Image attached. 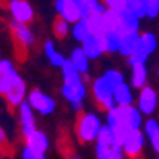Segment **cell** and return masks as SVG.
Here are the masks:
<instances>
[{
	"label": "cell",
	"mask_w": 159,
	"mask_h": 159,
	"mask_svg": "<svg viewBox=\"0 0 159 159\" xmlns=\"http://www.w3.org/2000/svg\"><path fill=\"white\" fill-rule=\"evenodd\" d=\"M27 84L10 59H0V96L16 108L27 97Z\"/></svg>",
	"instance_id": "6da1fadb"
},
{
	"label": "cell",
	"mask_w": 159,
	"mask_h": 159,
	"mask_svg": "<svg viewBox=\"0 0 159 159\" xmlns=\"http://www.w3.org/2000/svg\"><path fill=\"white\" fill-rule=\"evenodd\" d=\"M61 94L73 111H81L84 105V99L88 96V84L84 83L81 75L64 80L61 86Z\"/></svg>",
	"instance_id": "7a4b0ae2"
},
{
	"label": "cell",
	"mask_w": 159,
	"mask_h": 159,
	"mask_svg": "<svg viewBox=\"0 0 159 159\" xmlns=\"http://www.w3.org/2000/svg\"><path fill=\"white\" fill-rule=\"evenodd\" d=\"M96 143V159H126L121 143L116 140L107 124H103Z\"/></svg>",
	"instance_id": "3957f363"
},
{
	"label": "cell",
	"mask_w": 159,
	"mask_h": 159,
	"mask_svg": "<svg viewBox=\"0 0 159 159\" xmlns=\"http://www.w3.org/2000/svg\"><path fill=\"white\" fill-rule=\"evenodd\" d=\"M102 127H103L102 118L94 111H86V113H81L78 116L75 132H76V137L80 142L94 143L100 134Z\"/></svg>",
	"instance_id": "277c9868"
},
{
	"label": "cell",
	"mask_w": 159,
	"mask_h": 159,
	"mask_svg": "<svg viewBox=\"0 0 159 159\" xmlns=\"http://www.w3.org/2000/svg\"><path fill=\"white\" fill-rule=\"evenodd\" d=\"M91 92L96 103L103 111H108L116 107L115 99H113V88L107 83V80L103 76H97L91 81Z\"/></svg>",
	"instance_id": "5b68a950"
},
{
	"label": "cell",
	"mask_w": 159,
	"mask_h": 159,
	"mask_svg": "<svg viewBox=\"0 0 159 159\" xmlns=\"http://www.w3.org/2000/svg\"><path fill=\"white\" fill-rule=\"evenodd\" d=\"M156 49H157V38H156V35L153 32H143V34H140L137 49H135L134 54L127 59L129 65L137 64V62H147Z\"/></svg>",
	"instance_id": "8992f818"
},
{
	"label": "cell",
	"mask_w": 159,
	"mask_h": 159,
	"mask_svg": "<svg viewBox=\"0 0 159 159\" xmlns=\"http://www.w3.org/2000/svg\"><path fill=\"white\" fill-rule=\"evenodd\" d=\"M25 100L29 102V105L34 108V111L43 115V116H49L56 110V100L52 99L49 94H46V92L40 91V89L29 91Z\"/></svg>",
	"instance_id": "52a82bcc"
},
{
	"label": "cell",
	"mask_w": 159,
	"mask_h": 159,
	"mask_svg": "<svg viewBox=\"0 0 159 159\" xmlns=\"http://www.w3.org/2000/svg\"><path fill=\"white\" fill-rule=\"evenodd\" d=\"M135 105L143 116L154 115V111L157 110V105H159V97H157L156 89L148 84L139 89V94L135 97Z\"/></svg>",
	"instance_id": "ba28073f"
},
{
	"label": "cell",
	"mask_w": 159,
	"mask_h": 159,
	"mask_svg": "<svg viewBox=\"0 0 159 159\" xmlns=\"http://www.w3.org/2000/svg\"><path fill=\"white\" fill-rule=\"evenodd\" d=\"M145 143H147V137H145L143 130L135 129V130H130L124 137V140L121 142V147H123V151H124L126 157L135 159L142 154V151L145 148Z\"/></svg>",
	"instance_id": "9c48e42d"
},
{
	"label": "cell",
	"mask_w": 159,
	"mask_h": 159,
	"mask_svg": "<svg viewBox=\"0 0 159 159\" xmlns=\"http://www.w3.org/2000/svg\"><path fill=\"white\" fill-rule=\"evenodd\" d=\"M8 11L13 18V21L30 24L35 18V13L29 0H8Z\"/></svg>",
	"instance_id": "30bf717a"
},
{
	"label": "cell",
	"mask_w": 159,
	"mask_h": 159,
	"mask_svg": "<svg viewBox=\"0 0 159 159\" xmlns=\"http://www.w3.org/2000/svg\"><path fill=\"white\" fill-rule=\"evenodd\" d=\"M10 29L13 32V37H15L16 43L21 48L29 49V48H32L35 45V34H34V30H32V27L29 24L11 21L10 22Z\"/></svg>",
	"instance_id": "8fae6325"
},
{
	"label": "cell",
	"mask_w": 159,
	"mask_h": 159,
	"mask_svg": "<svg viewBox=\"0 0 159 159\" xmlns=\"http://www.w3.org/2000/svg\"><path fill=\"white\" fill-rule=\"evenodd\" d=\"M105 124H107L108 127H110V130L113 132V135L116 137V140L121 143L123 140H124V137L130 132V129H129V126L123 121V118H121V115H119V110H118V107H115V108H111V110H108L107 111V118H105Z\"/></svg>",
	"instance_id": "7c38bea8"
},
{
	"label": "cell",
	"mask_w": 159,
	"mask_h": 159,
	"mask_svg": "<svg viewBox=\"0 0 159 159\" xmlns=\"http://www.w3.org/2000/svg\"><path fill=\"white\" fill-rule=\"evenodd\" d=\"M16 110H18V119H19V126H21L22 135L24 137H29L34 130H37L34 108L29 105L27 100H24L19 107H16Z\"/></svg>",
	"instance_id": "4fadbf2b"
},
{
	"label": "cell",
	"mask_w": 159,
	"mask_h": 159,
	"mask_svg": "<svg viewBox=\"0 0 159 159\" xmlns=\"http://www.w3.org/2000/svg\"><path fill=\"white\" fill-rule=\"evenodd\" d=\"M54 10H56L59 18L65 19L70 24L76 22L78 19H81L80 7L75 2H72V0H56L54 2Z\"/></svg>",
	"instance_id": "5bb4252c"
},
{
	"label": "cell",
	"mask_w": 159,
	"mask_h": 159,
	"mask_svg": "<svg viewBox=\"0 0 159 159\" xmlns=\"http://www.w3.org/2000/svg\"><path fill=\"white\" fill-rule=\"evenodd\" d=\"M118 110H119V115H121L123 121L129 126L130 130L142 129V126H143V115L137 108V105H124V107H118Z\"/></svg>",
	"instance_id": "9a60e30c"
},
{
	"label": "cell",
	"mask_w": 159,
	"mask_h": 159,
	"mask_svg": "<svg viewBox=\"0 0 159 159\" xmlns=\"http://www.w3.org/2000/svg\"><path fill=\"white\" fill-rule=\"evenodd\" d=\"M81 48L84 51V54L91 61H97V59L102 57V54H105L103 43H102V37H99V35H89L84 42L81 43Z\"/></svg>",
	"instance_id": "2e32d148"
},
{
	"label": "cell",
	"mask_w": 159,
	"mask_h": 159,
	"mask_svg": "<svg viewBox=\"0 0 159 159\" xmlns=\"http://www.w3.org/2000/svg\"><path fill=\"white\" fill-rule=\"evenodd\" d=\"M148 81V69L147 62H137L130 65V76H129V84L134 89H142L147 86Z\"/></svg>",
	"instance_id": "e0dca14e"
},
{
	"label": "cell",
	"mask_w": 159,
	"mask_h": 159,
	"mask_svg": "<svg viewBox=\"0 0 159 159\" xmlns=\"http://www.w3.org/2000/svg\"><path fill=\"white\" fill-rule=\"evenodd\" d=\"M105 10H107V8H105V5L102 3L96 11H92L91 15L86 18L88 25H89V30H91V35L102 37L105 32H107V29H105V16H103Z\"/></svg>",
	"instance_id": "ac0fdd59"
},
{
	"label": "cell",
	"mask_w": 159,
	"mask_h": 159,
	"mask_svg": "<svg viewBox=\"0 0 159 159\" xmlns=\"http://www.w3.org/2000/svg\"><path fill=\"white\" fill-rule=\"evenodd\" d=\"M113 99L118 107H124V105H134L135 102V94L134 88H132L127 81L121 83L113 89Z\"/></svg>",
	"instance_id": "d6986e66"
},
{
	"label": "cell",
	"mask_w": 159,
	"mask_h": 159,
	"mask_svg": "<svg viewBox=\"0 0 159 159\" xmlns=\"http://www.w3.org/2000/svg\"><path fill=\"white\" fill-rule=\"evenodd\" d=\"M139 38H140V32H126L121 34V45H119V54L124 56L126 59H129L132 54L135 52L137 45H139Z\"/></svg>",
	"instance_id": "ffe728a7"
},
{
	"label": "cell",
	"mask_w": 159,
	"mask_h": 159,
	"mask_svg": "<svg viewBox=\"0 0 159 159\" xmlns=\"http://www.w3.org/2000/svg\"><path fill=\"white\" fill-rule=\"evenodd\" d=\"M69 59H70V62L73 64V67L78 70V73L81 75V76H84V75L89 73V70H91V59L84 54V51H83L81 46L75 48L70 52Z\"/></svg>",
	"instance_id": "44dd1931"
},
{
	"label": "cell",
	"mask_w": 159,
	"mask_h": 159,
	"mask_svg": "<svg viewBox=\"0 0 159 159\" xmlns=\"http://www.w3.org/2000/svg\"><path fill=\"white\" fill-rule=\"evenodd\" d=\"M140 18H137L135 15H132L129 10H123L119 11V27L118 32L119 34H126V32H137L140 29Z\"/></svg>",
	"instance_id": "7402d4cb"
},
{
	"label": "cell",
	"mask_w": 159,
	"mask_h": 159,
	"mask_svg": "<svg viewBox=\"0 0 159 159\" xmlns=\"http://www.w3.org/2000/svg\"><path fill=\"white\" fill-rule=\"evenodd\" d=\"M25 147H29L30 150L37 153H46L49 148V140L48 135L42 130H34L29 137H25Z\"/></svg>",
	"instance_id": "603a6c76"
},
{
	"label": "cell",
	"mask_w": 159,
	"mask_h": 159,
	"mask_svg": "<svg viewBox=\"0 0 159 159\" xmlns=\"http://www.w3.org/2000/svg\"><path fill=\"white\" fill-rule=\"evenodd\" d=\"M43 52H45L48 62L52 65V67H56V69H61L62 64L65 62V56L57 49V46L54 45V42H52V40H48V42H45V45H43Z\"/></svg>",
	"instance_id": "cb8c5ba5"
},
{
	"label": "cell",
	"mask_w": 159,
	"mask_h": 159,
	"mask_svg": "<svg viewBox=\"0 0 159 159\" xmlns=\"http://www.w3.org/2000/svg\"><path fill=\"white\" fill-rule=\"evenodd\" d=\"M103 49L108 54H116L119 52V45H121V34L118 30H107L102 35Z\"/></svg>",
	"instance_id": "d4e9b609"
},
{
	"label": "cell",
	"mask_w": 159,
	"mask_h": 159,
	"mask_svg": "<svg viewBox=\"0 0 159 159\" xmlns=\"http://www.w3.org/2000/svg\"><path fill=\"white\" fill-rule=\"evenodd\" d=\"M70 34H72V37L76 40L78 43H83L84 40L91 35V30H89L86 18H81V19H78L76 22H73L72 29H70Z\"/></svg>",
	"instance_id": "484cf974"
},
{
	"label": "cell",
	"mask_w": 159,
	"mask_h": 159,
	"mask_svg": "<svg viewBox=\"0 0 159 159\" xmlns=\"http://www.w3.org/2000/svg\"><path fill=\"white\" fill-rule=\"evenodd\" d=\"M102 76L107 80V83H108L113 89H115L116 86H119L121 83L126 81L124 73H123V72H119V70H116V69H108V70H105Z\"/></svg>",
	"instance_id": "4316f807"
},
{
	"label": "cell",
	"mask_w": 159,
	"mask_h": 159,
	"mask_svg": "<svg viewBox=\"0 0 159 159\" xmlns=\"http://www.w3.org/2000/svg\"><path fill=\"white\" fill-rule=\"evenodd\" d=\"M126 10H129L132 15H135L140 19L147 18V5H145L143 0H127Z\"/></svg>",
	"instance_id": "83f0119b"
},
{
	"label": "cell",
	"mask_w": 159,
	"mask_h": 159,
	"mask_svg": "<svg viewBox=\"0 0 159 159\" xmlns=\"http://www.w3.org/2000/svg\"><path fill=\"white\" fill-rule=\"evenodd\" d=\"M70 29H72V24L62 18H57L54 21V24H52V32H54V35L57 38H65L70 34Z\"/></svg>",
	"instance_id": "f1b7e54d"
},
{
	"label": "cell",
	"mask_w": 159,
	"mask_h": 159,
	"mask_svg": "<svg viewBox=\"0 0 159 159\" xmlns=\"http://www.w3.org/2000/svg\"><path fill=\"white\" fill-rule=\"evenodd\" d=\"M103 16H105V29L107 30H118V27H119V11L107 8L103 13Z\"/></svg>",
	"instance_id": "f546056e"
},
{
	"label": "cell",
	"mask_w": 159,
	"mask_h": 159,
	"mask_svg": "<svg viewBox=\"0 0 159 159\" xmlns=\"http://www.w3.org/2000/svg\"><path fill=\"white\" fill-rule=\"evenodd\" d=\"M61 73H62V80H69V78H73V76L80 75L78 70L73 67V64L70 62V59H65V62L61 67Z\"/></svg>",
	"instance_id": "4dcf8cb0"
},
{
	"label": "cell",
	"mask_w": 159,
	"mask_h": 159,
	"mask_svg": "<svg viewBox=\"0 0 159 159\" xmlns=\"http://www.w3.org/2000/svg\"><path fill=\"white\" fill-rule=\"evenodd\" d=\"M147 5V18L156 19L159 16V0H143Z\"/></svg>",
	"instance_id": "1f68e13d"
},
{
	"label": "cell",
	"mask_w": 159,
	"mask_h": 159,
	"mask_svg": "<svg viewBox=\"0 0 159 159\" xmlns=\"http://www.w3.org/2000/svg\"><path fill=\"white\" fill-rule=\"evenodd\" d=\"M105 8L115 10V11H123L127 7V0H102Z\"/></svg>",
	"instance_id": "d6a6232c"
},
{
	"label": "cell",
	"mask_w": 159,
	"mask_h": 159,
	"mask_svg": "<svg viewBox=\"0 0 159 159\" xmlns=\"http://www.w3.org/2000/svg\"><path fill=\"white\" fill-rule=\"evenodd\" d=\"M21 156H22V159H46V154L45 153H37V151L30 150L29 147H24L22 148Z\"/></svg>",
	"instance_id": "836d02e7"
},
{
	"label": "cell",
	"mask_w": 159,
	"mask_h": 159,
	"mask_svg": "<svg viewBox=\"0 0 159 159\" xmlns=\"http://www.w3.org/2000/svg\"><path fill=\"white\" fill-rule=\"evenodd\" d=\"M8 143H10V140H8V134H7V130L0 126V150L2 151H5L7 150V147H8Z\"/></svg>",
	"instance_id": "e575fe53"
},
{
	"label": "cell",
	"mask_w": 159,
	"mask_h": 159,
	"mask_svg": "<svg viewBox=\"0 0 159 159\" xmlns=\"http://www.w3.org/2000/svg\"><path fill=\"white\" fill-rule=\"evenodd\" d=\"M72 2H75V3L78 5V7H81V5H83V2H84V0H72Z\"/></svg>",
	"instance_id": "d590c367"
},
{
	"label": "cell",
	"mask_w": 159,
	"mask_h": 159,
	"mask_svg": "<svg viewBox=\"0 0 159 159\" xmlns=\"http://www.w3.org/2000/svg\"><path fill=\"white\" fill-rule=\"evenodd\" d=\"M70 159H83V156H80V154H73Z\"/></svg>",
	"instance_id": "8d00e7d4"
},
{
	"label": "cell",
	"mask_w": 159,
	"mask_h": 159,
	"mask_svg": "<svg viewBox=\"0 0 159 159\" xmlns=\"http://www.w3.org/2000/svg\"><path fill=\"white\" fill-rule=\"evenodd\" d=\"M157 80H159V67H157Z\"/></svg>",
	"instance_id": "74e56055"
},
{
	"label": "cell",
	"mask_w": 159,
	"mask_h": 159,
	"mask_svg": "<svg viewBox=\"0 0 159 159\" xmlns=\"http://www.w3.org/2000/svg\"><path fill=\"white\" fill-rule=\"evenodd\" d=\"M156 159H159V153H157V156H156Z\"/></svg>",
	"instance_id": "f35d334b"
}]
</instances>
